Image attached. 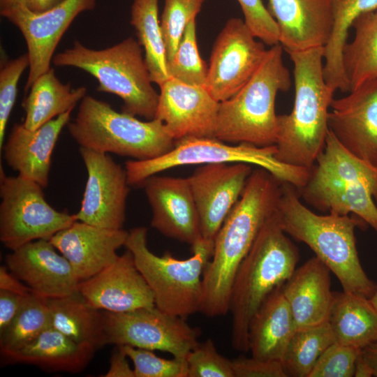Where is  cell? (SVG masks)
I'll return each mask as SVG.
<instances>
[{"mask_svg": "<svg viewBox=\"0 0 377 377\" xmlns=\"http://www.w3.org/2000/svg\"><path fill=\"white\" fill-rule=\"evenodd\" d=\"M279 179L258 167L253 170L242 195L214 240L212 257L202 278L200 312L209 317L229 311L236 272L267 219L277 208L281 194Z\"/></svg>", "mask_w": 377, "mask_h": 377, "instance_id": "cell-1", "label": "cell"}, {"mask_svg": "<svg viewBox=\"0 0 377 377\" xmlns=\"http://www.w3.org/2000/svg\"><path fill=\"white\" fill-rule=\"evenodd\" d=\"M288 54L293 64L295 98L292 111L278 115L275 157L310 170L325 145L336 90L324 78L323 47Z\"/></svg>", "mask_w": 377, "mask_h": 377, "instance_id": "cell-2", "label": "cell"}, {"mask_svg": "<svg viewBox=\"0 0 377 377\" xmlns=\"http://www.w3.org/2000/svg\"><path fill=\"white\" fill-rule=\"evenodd\" d=\"M295 186L282 183L276 212L284 232L306 244L343 291L371 298L377 285L363 269L355 237V228L364 221L357 216L318 214L301 202Z\"/></svg>", "mask_w": 377, "mask_h": 377, "instance_id": "cell-3", "label": "cell"}, {"mask_svg": "<svg viewBox=\"0 0 377 377\" xmlns=\"http://www.w3.org/2000/svg\"><path fill=\"white\" fill-rule=\"evenodd\" d=\"M299 251L283 230L275 212L263 223L241 263L231 288V343L238 351H249V323L260 306L291 276Z\"/></svg>", "mask_w": 377, "mask_h": 377, "instance_id": "cell-4", "label": "cell"}, {"mask_svg": "<svg viewBox=\"0 0 377 377\" xmlns=\"http://www.w3.org/2000/svg\"><path fill=\"white\" fill-rule=\"evenodd\" d=\"M280 43L270 46L249 80L230 98L220 102L214 138L228 143L258 147L276 145L278 114L275 101L279 91L291 87Z\"/></svg>", "mask_w": 377, "mask_h": 377, "instance_id": "cell-5", "label": "cell"}, {"mask_svg": "<svg viewBox=\"0 0 377 377\" xmlns=\"http://www.w3.org/2000/svg\"><path fill=\"white\" fill-rule=\"evenodd\" d=\"M52 63L91 75L98 81L97 91L122 99L121 112L147 120L155 118L159 94L152 86L142 47L134 38L103 50L91 49L75 40L71 47L55 54Z\"/></svg>", "mask_w": 377, "mask_h": 377, "instance_id": "cell-6", "label": "cell"}, {"mask_svg": "<svg viewBox=\"0 0 377 377\" xmlns=\"http://www.w3.org/2000/svg\"><path fill=\"white\" fill-rule=\"evenodd\" d=\"M147 229L136 227L128 231L124 246L149 286L155 306L186 319L200 311L202 278L214 251V241L204 238L191 245L192 256L178 259L170 253L157 256L147 244Z\"/></svg>", "mask_w": 377, "mask_h": 377, "instance_id": "cell-7", "label": "cell"}, {"mask_svg": "<svg viewBox=\"0 0 377 377\" xmlns=\"http://www.w3.org/2000/svg\"><path fill=\"white\" fill-rule=\"evenodd\" d=\"M67 128L80 147L138 161L161 156L176 142L161 120L141 121L88 95L80 101L77 116Z\"/></svg>", "mask_w": 377, "mask_h": 377, "instance_id": "cell-8", "label": "cell"}, {"mask_svg": "<svg viewBox=\"0 0 377 377\" xmlns=\"http://www.w3.org/2000/svg\"><path fill=\"white\" fill-rule=\"evenodd\" d=\"M276 145L258 147L249 143L227 144L214 137H186L176 140L166 154L145 161H128L125 170L129 185H141L149 177L179 166L244 163L265 169L282 183L297 189L306 183L310 170L286 164L276 157Z\"/></svg>", "mask_w": 377, "mask_h": 377, "instance_id": "cell-9", "label": "cell"}, {"mask_svg": "<svg viewBox=\"0 0 377 377\" xmlns=\"http://www.w3.org/2000/svg\"><path fill=\"white\" fill-rule=\"evenodd\" d=\"M0 197V240L11 251L36 240H50L77 221L75 214L54 209L40 184L20 175L7 176L1 166Z\"/></svg>", "mask_w": 377, "mask_h": 377, "instance_id": "cell-10", "label": "cell"}, {"mask_svg": "<svg viewBox=\"0 0 377 377\" xmlns=\"http://www.w3.org/2000/svg\"><path fill=\"white\" fill-rule=\"evenodd\" d=\"M103 316L105 345L157 350L186 359L201 334V330L188 325L186 319L156 306L122 313L105 311Z\"/></svg>", "mask_w": 377, "mask_h": 377, "instance_id": "cell-11", "label": "cell"}, {"mask_svg": "<svg viewBox=\"0 0 377 377\" xmlns=\"http://www.w3.org/2000/svg\"><path fill=\"white\" fill-rule=\"evenodd\" d=\"M244 20L229 19L212 51L204 87L219 102L230 98L253 76L266 54Z\"/></svg>", "mask_w": 377, "mask_h": 377, "instance_id": "cell-12", "label": "cell"}, {"mask_svg": "<svg viewBox=\"0 0 377 377\" xmlns=\"http://www.w3.org/2000/svg\"><path fill=\"white\" fill-rule=\"evenodd\" d=\"M96 0H64L42 13H34L22 5L0 9L1 15L17 27L27 46L29 73L24 91L47 71L61 38L76 17L93 10Z\"/></svg>", "mask_w": 377, "mask_h": 377, "instance_id": "cell-13", "label": "cell"}, {"mask_svg": "<svg viewBox=\"0 0 377 377\" xmlns=\"http://www.w3.org/2000/svg\"><path fill=\"white\" fill-rule=\"evenodd\" d=\"M87 179L77 221L100 228L123 229L129 184L126 172L108 154L80 147Z\"/></svg>", "mask_w": 377, "mask_h": 377, "instance_id": "cell-14", "label": "cell"}, {"mask_svg": "<svg viewBox=\"0 0 377 377\" xmlns=\"http://www.w3.org/2000/svg\"><path fill=\"white\" fill-rule=\"evenodd\" d=\"M252 171L251 165L244 163H209L200 165L188 177L202 238L214 240Z\"/></svg>", "mask_w": 377, "mask_h": 377, "instance_id": "cell-15", "label": "cell"}, {"mask_svg": "<svg viewBox=\"0 0 377 377\" xmlns=\"http://www.w3.org/2000/svg\"><path fill=\"white\" fill-rule=\"evenodd\" d=\"M333 99L329 130L353 156L377 168V78Z\"/></svg>", "mask_w": 377, "mask_h": 377, "instance_id": "cell-16", "label": "cell"}, {"mask_svg": "<svg viewBox=\"0 0 377 377\" xmlns=\"http://www.w3.org/2000/svg\"><path fill=\"white\" fill-rule=\"evenodd\" d=\"M159 87L155 118L165 124L174 140L214 137L220 102L204 86L170 77Z\"/></svg>", "mask_w": 377, "mask_h": 377, "instance_id": "cell-17", "label": "cell"}, {"mask_svg": "<svg viewBox=\"0 0 377 377\" xmlns=\"http://www.w3.org/2000/svg\"><path fill=\"white\" fill-rule=\"evenodd\" d=\"M152 211L151 226L191 246L202 238L200 218L188 177L153 175L144 183Z\"/></svg>", "mask_w": 377, "mask_h": 377, "instance_id": "cell-18", "label": "cell"}, {"mask_svg": "<svg viewBox=\"0 0 377 377\" xmlns=\"http://www.w3.org/2000/svg\"><path fill=\"white\" fill-rule=\"evenodd\" d=\"M78 291L91 306L109 312L155 306L153 293L128 249L100 272L80 281Z\"/></svg>", "mask_w": 377, "mask_h": 377, "instance_id": "cell-19", "label": "cell"}, {"mask_svg": "<svg viewBox=\"0 0 377 377\" xmlns=\"http://www.w3.org/2000/svg\"><path fill=\"white\" fill-rule=\"evenodd\" d=\"M48 239L27 243L6 257V266L34 293L47 299L78 291L80 281L68 260Z\"/></svg>", "mask_w": 377, "mask_h": 377, "instance_id": "cell-20", "label": "cell"}, {"mask_svg": "<svg viewBox=\"0 0 377 377\" xmlns=\"http://www.w3.org/2000/svg\"><path fill=\"white\" fill-rule=\"evenodd\" d=\"M128 232L76 221L50 240L70 263L80 281L88 279L116 260Z\"/></svg>", "mask_w": 377, "mask_h": 377, "instance_id": "cell-21", "label": "cell"}, {"mask_svg": "<svg viewBox=\"0 0 377 377\" xmlns=\"http://www.w3.org/2000/svg\"><path fill=\"white\" fill-rule=\"evenodd\" d=\"M279 43L290 53L325 47L333 25L332 0H268Z\"/></svg>", "mask_w": 377, "mask_h": 377, "instance_id": "cell-22", "label": "cell"}, {"mask_svg": "<svg viewBox=\"0 0 377 377\" xmlns=\"http://www.w3.org/2000/svg\"><path fill=\"white\" fill-rule=\"evenodd\" d=\"M72 110L33 131L22 124H14L2 147L7 165L18 175L38 183L43 188L47 187L52 155L62 129L70 121Z\"/></svg>", "mask_w": 377, "mask_h": 377, "instance_id": "cell-23", "label": "cell"}, {"mask_svg": "<svg viewBox=\"0 0 377 377\" xmlns=\"http://www.w3.org/2000/svg\"><path fill=\"white\" fill-rule=\"evenodd\" d=\"M330 272L319 258L312 257L281 286L297 330L328 321L334 298Z\"/></svg>", "mask_w": 377, "mask_h": 377, "instance_id": "cell-24", "label": "cell"}, {"mask_svg": "<svg viewBox=\"0 0 377 377\" xmlns=\"http://www.w3.org/2000/svg\"><path fill=\"white\" fill-rule=\"evenodd\" d=\"M299 194L313 208L327 214H353L377 232V205L364 184L324 177L310 170Z\"/></svg>", "mask_w": 377, "mask_h": 377, "instance_id": "cell-25", "label": "cell"}, {"mask_svg": "<svg viewBox=\"0 0 377 377\" xmlns=\"http://www.w3.org/2000/svg\"><path fill=\"white\" fill-rule=\"evenodd\" d=\"M297 326L281 286L264 300L249 325L251 356L264 360L281 361Z\"/></svg>", "mask_w": 377, "mask_h": 377, "instance_id": "cell-26", "label": "cell"}, {"mask_svg": "<svg viewBox=\"0 0 377 377\" xmlns=\"http://www.w3.org/2000/svg\"><path fill=\"white\" fill-rule=\"evenodd\" d=\"M96 349L90 344L77 343L50 327L31 341L3 355L12 362L77 373L90 362Z\"/></svg>", "mask_w": 377, "mask_h": 377, "instance_id": "cell-27", "label": "cell"}, {"mask_svg": "<svg viewBox=\"0 0 377 377\" xmlns=\"http://www.w3.org/2000/svg\"><path fill=\"white\" fill-rule=\"evenodd\" d=\"M328 323L341 344L361 350L377 344V309L368 297L334 292Z\"/></svg>", "mask_w": 377, "mask_h": 377, "instance_id": "cell-28", "label": "cell"}, {"mask_svg": "<svg viewBox=\"0 0 377 377\" xmlns=\"http://www.w3.org/2000/svg\"><path fill=\"white\" fill-rule=\"evenodd\" d=\"M86 95V87L74 89L70 82L63 84L56 76L54 69L50 68L35 80L22 101L25 112L22 124L29 130H36L73 110Z\"/></svg>", "mask_w": 377, "mask_h": 377, "instance_id": "cell-29", "label": "cell"}, {"mask_svg": "<svg viewBox=\"0 0 377 377\" xmlns=\"http://www.w3.org/2000/svg\"><path fill=\"white\" fill-rule=\"evenodd\" d=\"M47 302L52 327L96 349L105 345L103 312L89 304L79 291Z\"/></svg>", "mask_w": 377, "mask_h": 377, "instance_id": "cell-30", "label": "cell"}, {"mask_svg": "<svg viewBox=\"0 0 377 377\" xmlns=\"http://www.w3.org/2000/svg\"><path fill=\"white\" fill-rule=\"evenodd\" d=\"M333 25L330 39L324 47L323 75L334 90L349 92L343 64L342 52L348 31L361 15L377 9V0H332Z\"/></svg>", "mask_w": 377, "mask_h": 377, "instance_id": "cell-31", "label": "cell"}, {"mask_svg": "<svg viewBox=\"0 0 377 377\" xmlns=\"http://www.w3.org/2000/svg\"><path fill=\"white\" fill-rule=\"evenodd\" d=\"M352 27L353 39L346 43L342 52L350 91L377 78V9L360 15Z\"/></svg>", "mask_w": 377, "mask_h": 377, "instance_id": "cell-32", "label": "cell"}, {"mask_svg": "<svg viewBox=\"0 0 377 377\" xmlns=\"http://www.w3.org/2000/svg\"><path fill=\"white\" fill-rule=\"evenodd\" d=\"M158 0H133L131 24L138 43L143 47L145 59L151 80L158 86L170 78L166 50L158 20Z\"/></svg>", "mask_w": 377, "mask_h": 377, "instance_id": "cell-33", "label": "cell"}, {"mask_svg": "<svg viewBox=\"0 0 377 377\" xmlns=\"http://www.w3.org/2000/svg\"><path fill=\"white\" fill-rule=\"evenodd\" d=\"M310 170L324 177L365 184L377 205V168L348 151L330 130L325 147Z\"/></svg>", "mask_w": 377, "mask_h": 377, "instance_id": "cell-34", "label": "cell"}, {"mask_svg": "<svg viewBox=\"0 0 377 377\" xmlns=\"http://www.w3.org/2000/svg\"><path fill=\"white\" fill-rule=\"evenodd\" d=\"M334 342L328 321L297 329L281 360L287 377H309L319 357Z\"/></svg>", "mask_w": 377, "mask_h": 377, "instance_id": "cell-35", "label": "cell"}, {"mask_svg": "<svg viewBox=\"0 0 377 377\" xmlns=\"http://www.w3.org/2000/svg\"><path fill=\"white\" fill-rule=\"evenodd\" d=\"M50 327L47 298L34 293L27 295L10 325L0 333L1 354L20 348Z\"/></svg>", "mask_w": 377, "mask_h": 377, "instance_id": "cell-36", "label": "cell"}, {"mask_svg": "<svg viewBox=\"0 0 377 377\" xmlns=\"http://www.w3.org/2000/svg\"><path fill=\"white\" fill-rule=\"evenodd\" d=\"M170 77L204 86L208 67L200 57L196 40L195 18L187 25L173 58L167 63Z\"/></svg>", "mask_w": 377, "mask_h": 377, "instance_id": "cell-37", "label": "cell"}, {"mask_svg": "<svg viewBox=\"0 0 377 377\" xmlns=\"http://www.w3.org/2000/svg\"><path fill=\"white\" fill-rule=\"evenodd\" d=\"M205 0H165L161 17L167 63L174 57L188 24L200 11Z\"/></svg>", "mask_w": 377, "mask_h": 377, "instance_id": "cell-38", "label": "cell"}, {"mask_svg": "<svg viewBox=\"0 0 377 377\" xmlns=\"http://www.w3.org/2000/svg\"><path fill=\"white\" fill-rule=\"evenodd\" d=\"M120 346L133 364L135 377H188L186 359L173 357L167 360L157 356L152 350Z\"/></svg>", "mask_w": 377, "mask_h": 377, "instance_id": "cell-39", "label": "cell"}, {"mask_svg": "<svg viewBox=\"0 0 377 377\" xmlns=\"http://www.w3.org/2000/svg\"><path fill=\"white\" fill-rule=\"evenodd\" d=\"M29 66L27 53L3 61L0 69V150L4 144L7 124L15 105L17 84L23 72Z\"/></svg>", "mask_w": 377, "mask_h": 377, "instance_id": "cell-40", "label": "cell"}, {"mask_svg": "<svg viewBox=\"0 0 377 377\" xmlns=\"http://www.w3.org/2000/svg\"><path fill=\"white\" fill-rule=\"evenodd\" d=\"M186 363L188 377H235L232 361L219 353L211 339L198 342Z\"/></svg>", "mask_w": 377, "mask_h": 377, "instance_id": "cell-41", "label": "cell"}, {"mask_svg": "<svg viewBox=\"0 0 377 377\" xmlns=\"http://www.w3.org/2000/svg\"><path fill=\"white\" fill-rule=\"evenodd\" d=\"M361 352L336 341L321 354L309 377H353Z\"/></svg>", "mask_w": 377, "mask_h": 377, "instance_id": "cell-42", "label": "cell"}, {"mask_svg": "<svg viewBox=\"0 0 377 377\" xmlns=\"http://www.w3.org/2000/svg\"><path fill=\"white\" fill-rule=\"evenodd\" d=\"M244 15V21L252 34L265 44L279 43V29L262 0H237Z\"/></svg>", "mask_w": 377, "mask_h": 377, "instance_id": "cell-43", "label": "cell"}, {"mask_svg": "<svg viewBox=\"0 0 377 377\" xmlns=\"http://www.w3.org/2000/svg\"><path fill=\"white\" fill-rule=\"evenodd\" d=\"M232 361L235 377H287L281 361L239 356Z\"/></svg>", "mask_w": 377, "mask_h": 377, "instance_id": "cell-44", "label": "cell"}, {"mask_svg": "<svg viewBox=\"0 0 377 377\" xmlns=\"http://www.w3.org/2000/svg\"><path fill=\"white\" fill-rule=\"evenodd\" d=\"M24 296L26 295L0 290V333L10 325L17 315Z\"/></svg>", "mask_w": 377, "mask_h": 377, "instance_id": "cell-45", "label": "cell"}, {"mask_svg": "<svg viewBox=\"0 0 377 377\" xmlns=\"http://www.w3.org/2000/svg\"><path fill=\"white\" fill-rule=\"evenodd\" d=\"M121 346H117L110 359V367L104 377H135Z\"/></svg>", "mask_w": 377, "mask_h": 377, "instance_id": "cell-46", "label": "cell"}, {"mask_svg": "<svg viewBox=\"0 0 377 377\" xmlns=\"http://www.w3.org/2000/svg\"><path fill=\"white\" fill-rule=\"evenodd\" d=\"M0 290H8L22 295L33 293L27 285L11 273L6 266L0 267Z\"/></svg>", "mask_w": 377, "mask_h": 377, "instance_id": "cell-47", "label": "cell"}, {"mask_svg": "<svg viewBox=\"0 0 377 377\" xmlns=\"http://www.w3.org/2000/svg\"><path fill=\"white\" fill-rule=\"evenodd\" d=\"M64 0H0V9L22 5L34 13L46 11L61 3Z\"/></svg>", "mask_w": 377, "mask_h": 377, "instance_id": "cell-48", "label": "cell"}, {"mask_svg": "<svg viewBox=\"0 0 377 377\" xmlns=\"http://www.w3.org/2000/svg\"><path fill=\"white\" fill-rule=\"evenodd\" d=\"M374 372L372 367L364 359L361 352L355 364L354 376L371 377V376H374Z\"/></svg>", "mask_w": 377, "mask_h": 377, "instance_id": "cell-49", "label": "cell"}, {"mask_svg": "<svg viewBox=\"0 0 377 377\" xmlns=\"http://www.w3.org/2000/svg\"><path fill=\"white\" fill-rule=\"evenodd\" d=\"M362 354L372 367L374 372V376L377 377V344L362 349Z\"/></svg>", "mask_w": 377, "mask_h": 377, "instance_id": "cell-50", "label": "cell"}, {"mask_svg": "<svg viewBox=\"0 0 377 377\" xmlns=\"http://www.w3.org/2000/svg\"><path fill=\"white\" fill-rule=\"evenodd\" d=\"M369 299H370V301L371 302V303L373 304V305L377 309V289L375 291L374 294Z\"/></svg>", "mask_w": 377, "mask_h": 377, "instance_id": "cell-51", "label": "cell"}, {"mask_svg": "<svg viewBox=\"0 0 377 377\" xmlns=\"http://www.w3.org/2000/svg\"></svg>", "mask_w": 377, "mask_h": 377, "instance_id": "cell-52", "label": "cell"}]
</instances>
